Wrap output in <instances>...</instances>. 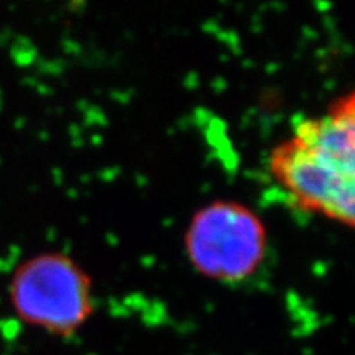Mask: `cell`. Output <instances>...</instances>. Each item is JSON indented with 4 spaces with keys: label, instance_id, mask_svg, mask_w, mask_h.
I'll use <instances>...</instances> for the list:
<instances>
[{
    "label": "cell",
    "instance_id": "obj_1",
    "mask_svg": "<svg viewBox=\"0 0 355 355\" xmlns=\"http://www.w3.org/2000/svg\"><path fill=\"white\" fill-rule=\"evenodd\" d=\"M270 171L303 211L354 224L355 115L354 97H343L324 114L296 123L273 148Z\"/></svg>",
    "mask_w": 355,
    "mask_h": 355
},
{
    "label": "cell",
    "instance_id": "obj_2",
    "mask_svg": "<svg viewBox=\"0 0 355 355\" xmlns=\"http://www.w3.org/2000/svg\"><path fill=\"white\" fill-rule=\"evenodd\" d=\"M12 303L25 322L69 336L91 316L89 282L66 259L43 255L21 265L12 279Z\"/></svg>",
    "mask_w": 355,
    "mask_h": 355
},
{
    "label": "cell",
    "instance_id": "obj_3",
    "mask_svg": "<svg viewBox=\"0 0 355 355\" xmlns=\"http://www.w3.org/2000/svg\"><path fill=\"white\" fill-rule=\"evenodd\" d=\"M186 247L201 273L222 282H241L263 260L265 232L250 211L217 202L193 220Z\"/></svg>",
    "mask_w": 355,
    "mask_h": 355
}]
</instances>
